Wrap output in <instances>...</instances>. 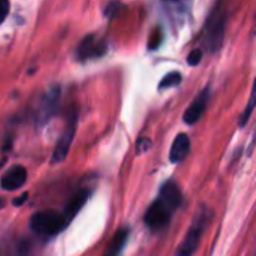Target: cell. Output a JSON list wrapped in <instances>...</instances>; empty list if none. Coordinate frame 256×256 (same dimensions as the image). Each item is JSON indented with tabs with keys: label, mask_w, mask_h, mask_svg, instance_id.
I'll use <instances>...</instances> for the list:
<instances>
[{
	"label": "cell",
	"mask_w": 256,
	"mask_h": 256,
	"mask_svg": "<svg viewBox=\"0 0 256 256\" xmlns=\"http://www.w3.org/2000/svg\"><path fill=\"white\" fill-rule=\"evenodd\" d=\"M182 82V75L178 72H171L168 74L159 84V88H170V87H177Z\"/></svg>",
	"instance_id": "cell-13"
},
{
	"label": "cell",
	"mask_w": 256,
	"mask_h": 256,
	"mask_svg": "<svg viewBox=\"0 0 256 256\" xmlns=\"http://www.w3.org/2000/svg\"><path fill=\"white\" fill-rule=\"evenodd\" d=\"M201 58H202V51L201 50H194L192 52H190V56H189V64L190 66H195V64H198L200 62H201Z\"/></svg>",
	"instance_id": "cell-15"
},
{
	"label": "cell",
	"mask_w": 256,
	"mask_h": 256,
	"mask_svg": "<svg viewBox=\"0 0 256 256\" xmlns=\"http://www.w3.org/2000/svg\"><path fill=\"white\" fill-rule=\"evenodd\" d=\"M150 144H152V142H150L148 140H146V138L140 140V142H138V153H142V152L148 150Z\"/></svg>",
	"instance_id": "cell-17"
},
{
	"label": "cell",
	"mask_w": 256,
	"mask_h": 256,
	"mask_svg": "<svg viewBox=\"0 0 256 256\" xmlns=\"http://www.w3.org/2000/svg\"><path fill=\"white\" fill-rule=\"evenodd\" d=\"M87 198H88V192H80V194H76V195L69 201V204L66 206V208H64V218H66L68 220L74 219V218L78 214V212L82 208V206L86 204Z\"/></svg>",
	"instance_id": "cell-11"
},
{
	"label": "cell",
	"mask_w": 256,
	"mask_h": 256,
	"mask_svg": "<svg viewBox=\"0 0 256 256\" xmlns=\"http://www.w3.org/2000/svg\"><path fill=\"white\" fill-rule=\"evenodd\" d=\"M3 206H4V202H3V201L0 200V207H3Z\"/></svg>",
	"instance_id": "cell-19"
},
{
	"label": "cell",
	"mask_w": 256,
	"mask_h": 256,
	"mask_svg": "<svg viewBox=\"0 0 256 256\" xmlns=\"http://www.w3.org/2000/svg\"><path fill=\"white\" fill-rule=\"evenodd\" d=\"M9 12V2L8 0H0V24L6 20Z\"/></svg>",
	"instance_id": "cell-16"
},
{
	"label": "cell",
	"mask_w": 256,
	"mask_h": 256,
	"mask_svg": "<svg viewBox=\"0 0 256 256\" xmlns=\"http://www.w3.org/2000/svg\"><path fill=\"white\" fill-rule=\"evenodd\" d=\"M189 150H190V140H189V136L184 135V134H180L176 138V141H174V144L171 147V153H170L171 162H174V164L182 162L189 154Z\"/></svg>",
	"instance_id": "cell-9"
},
{
	"label": "cell",
	"mask_w": 256,
	"mask_h": 256,
	"mask_svg": "<svg viewBox=\"0 0 256 256\" xmlns=\"http://www.w3.org/2000/svg\"><path fill=\"white\" fill-rule=\"evenodd\" d=\"M105 51H106L105 42L98 40L94 36H88L81 42V45L78 48V57L81 60H87V58H93V57H100Z\"/></svg>",
	"instance_id": "cell-6"
},
{
	"label": "cell",
	"mask_w": 256,
	"mask_h": 256,
	"mask_svg": "<svg viewBox=\"0 0 256 256\" xmlns=\"http://www.w3.org/2000/svg\"><path fill=\"white\" fill-rule=\"evenodd\" d=\"M128 237H129V230L128 228H122L117 231V234L114 236L112 242L110 243L106 252L104 256H118L122 254L126 242H128Z\"/></svg>",
	"instance_id": "cell-10"
},
{
	"label": "cell",
	"mask_w": 256,
	"mask_h": 256,
	"mask_svg": "<svg viewBox=\"0 0 256 256\" xmlns=\"http://www.w3.org/2000/svg\"><path fill=\"white\" fill-rule=\"evenodd\" d=\"M208 98H210V90L206 88L200 93V96H196V99L192 102V105L188 108L186 114H184V122L188 124H195L204 114L207 104H208Z\"/></svg>",
	"instance_id": "cell-5"
},
{
	"label": "cell",
	"mask_w": 256,
	"mask_h": 256,
	"mask_svg": "<svg viewBox=\"0 0 256 256\" xmlns=\"http://www.w3.org/2000/svg\"><path fill=\"white\" fill-rule=\"evenodd\" d=\"M27 180V171L22 166H14L10 168L3 177H2V188L4 190H16L20 189Z\"/></svg>",
	"instance_id": "cell-8"
},
{
	"label": "cell",
	"mask_w": 256,
	"mask_h": 256,
	"mask_svg": "<svg viewBox=\"0 0 256 256\" xmlns=\"http://www.w3.org/2000/svg\"><path fill=\"white\" fill-rule=\"evenodd\" d=\"M206 222H207V219L202 218V213H201V214L198 216V220H195L192 230L189 231L188 237L184 238V242H183L182 246L178 248L176 256H194L196 248H198V244H200V240H201V236H202Z\"/></svg>",
	"instance_id": "cell-4"
},
{
	"label": "cell",
	"mask_w": 256,
	"mask_h": 256,
	"mask_svg": "<svg viewBox=\"0 0 256 256\" xmlns=\"http://www.w3.org/2000/svg\"><path fill=\"white\" fill-rule=\"evenodd\" d=\"M26 198H27V194H24L22 196H20V200H18V201H15V206H20V204L26 202Z\"/></svg>",
	"instance_id": "cell-18"
},
{
	"label": "cell",
	"mask_w": 256,
	"mask_h": 256,
	"mask_svg": "<svg viewBox=\"0 0 256 256\" xmlns=\"http://www.w3.org/2000/svg\"><path fill=\"white\" fill-rule=\"evenodd\" d=\"M160 42H162V32L158 28V30H154V33H153L152 38H150V42H148L150 50H156V48L160 45Z\"/></svg>",
	"instance_id": "cell-14"
},
{
	"label": "cell",
	"mask_w": 256,
	"mask_h": 256,
	"mask_svg": "<svg viewBox=\"0 0 256 256\" xmlns=\"http://www.w3.org/2000/svg\"><path fill=\"white\" fill-rule=\"evenodd\" d=\"M226 18H228V10L225 8V3L219 2L218 6L212 10L204 30V45L212 51H216L222 45L225 27H226Z\"/></svg>",
	"instance_id": "cell-2"
},
{
	"label": "cell",
	"mask_w": 256,
	"mask_h": 256,
	"mask_svg": "<svg viewBox=\"0 0 256 256\" xmlns=\"http://www.w3.org/2000/svg\"><path fill=\"white\" fill-rule=\"evenodd\" d=\"M75 117L72 118L70 124L68 126L66 132L63 134V136L60 138V141L57 142V147L54 150V156H52V162L54 164H60L66 159L68 156V152L70 148V142L74 140V135H75Z\"/></svg>",
	"instance_id": "cell-7"
},
{
	"label": "cell",
	"mask_w": 256,
	"mask_h": 256,
	"mask_svg": "<svg viewBox=\"0 0 256 256\" xmlns=\"http://www.w3.org/2000/svg\"><path fill=\"white\" fill-rule=\"evenodd\" d=\"M166 2H177V0H166Z\"/></svg>",
	"instance_id": "cell-20"
},
{
	"label": "cell",
	"mask_w": 256,
	"mask_h": 256,
	"mask_svg": "<svg viewBox=\"0 0 256 256\" xmlns=\"http://www.w3.org/2000/svg\"><path fill=\"white\" fill-rule=\"evenodd\" d=\"M256 108V81H255V86H254V90H252V94H250V99H249V104H248V106L244 108V112H243V116H242V118H240V126H244L246 123H248V120L250 118V116H252V112H254V110Z\"/></svg>",
	"instance_id": "cell-12"
},
{
	"label": "cell",
	"mask_w": 256,
	"mask_h": 256,
	"mask_svg": "<svg viewBox=\"0 0 256 256\" xmlns=\"http://www.w3.org/2000/svg\"><path fill=\"white\" fill-rule=\"evenodd\" d=\"M68 224L69 220L64 218V214H58L56 212L46 210V212L36 213L32 218L30 226L39 236H54L63 231Z\"/></svg>",
	"instance_id": "cell-3"
},
{
	"label": "cell",
	"mask_w": 256,
	"mask_h": 256,
	"mask_svg": "<svg viewBox=\"0 0 256 256\" xmlns=\"http://www.w3.org/2000/svg\"><path fill=\"white\" fill-rule=\"evenodd\" d=\"M183 201L178 186L172 182H168L159 195V200L152 204L146 213V224L152 230H160L168 225L172 213L180 207Z\"/></svg>",
	"instance_id": "cell-1"
}]
</instances>
